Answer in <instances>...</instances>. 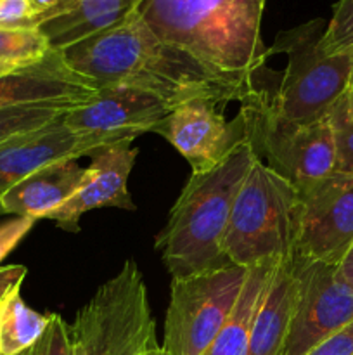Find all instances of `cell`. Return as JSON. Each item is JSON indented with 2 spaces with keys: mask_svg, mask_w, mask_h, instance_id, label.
Listing matches in <instances>:
<instances>
[{
  "mask_svg": "<svg viewBox=\"0 0 353 355\" xmlns=\"http://www.w3.org/2000/svg\"><path fill=\"white\" fill-rule=\"evenodd\" d=\"M69 68L97 87L128 85L159 97L172 107L194 99L218 106L241 103L255 85L208 68L163 42L135 10L116 26L62 49Z\"/></svg>",
  "mask_w": 353,
  "mask_h": 355,
  "instance_id": "1",
  "label": "cell"
},
{
  "mask_svg": "<svg viewBox=\"0 0 353 355\" xmlns=\"http://www.w3.org/2000/svg\"><path fill=\"white\" fill-rule=\"evenodd\" d=\"M266 0H142L137 12L166 44L208 68L251 82L270 49L262 37Z\"/></svg>",
  "mask_w": 353,
  "mask_h": 355,
  "instance_id": "2",
  "label": "cell"
},
{
  "mask_svg": "<svg viewBox=\"0 0 353 355\" xmlns=\"http://www.w3.org/2000/svg\"><path fill=\"white\" fill-rule=\"evenodd\" d=\"M256 155L244 137L218 165L192 173L172 207L154 246L172 277H185L225 266V229L237 191Z\"/></svg>",
  "mask_w": 353,
  "mask_h": 355,
  "instance_id": "3",
  "label": "cell"
},
{
  "mask_svg": "<svg viewBox=\"0 0 353 355\" xmlns=\"http://www.w3.org/2000/svg\"><path fill=\"white\" fill-rule=\"evenodd\" d=\"M300 191L255 159L232 205L221 252L244 269L291 255L296 241Z\"/></svg>",
  "mask_w": 353,
  "mask_h": 355,
  "instance_id": "4",
  "label": "cell"
},
{
  "mask_svg": "<svg viewBox=\"0 0 353 355\" xmlns=\"http://www.w3.org/2000/svg\"><path fill=\"white\" fill-rule=\"evenodd\" d=\"M324 19H311L279 33L272 52L287 55V66L275 90L266 92L273 113L294 123H310L331 113L348 89L353 52L324 54Z\"/></svg>",
  "mask_w": 353,
  "mask_h": 355,
  "instance_id": "5",
  "label": "cell"
},
{
  "mask_svg": "<svg viewBox=\"0 0 353 355\" xmlns=\"http://www.w3.org/2000/svg\"><path fill=\"white\" fill-rule=\"evenodd\" d=\"M256 158L300 193L336 172L334 128L331 114L310 123H294L273 113L265 90L253 87L239 110Z\"/></svg>",
  "mask_w": 353,
  "mask_h": 355,
  "instance_id": "6",
  "label": "cell"
},
{
  "mask_svg": "<svg viewBox=\"0 0 353 355\" xmlns=\"http://www.w3.org/2000/svg\"><path fill=\"white\" fill-rule=\"evenodd\" d=\"M71 333L83 355H142L156 342V322L137 262L127 260L82 307Z\"/></svg>",
  "mask_w": 353,
  "mask_h": 355,
  "instance_id": "7",
  "label": "cell"
},
{
  "mask_svg": "<svg viewBox=\"0 0 353 355\" xmlns=\"http://www.w3.org/2000/svg\"><path fill=\"white\" fill-rule=\"evenodd\" d=\"M248 269L225 263L173 277L161 349L168 355H203L234 311Z\"/></svg>",
  "mask_w": 353,
  "mask_h": 355,
  "instance_id": "8",
  "label": "cell"
},
{
  "mask_svg": "<svg viewBox=\"0 0 353 355\" xmlns=\"http://www.w3.org/2000/svg\"><path fill=\"white\" fill-rule=\"evenodd\" d=\"M294 302L284 355H305L353 322V288L338 267L291 253Z\"/></svg>",
  "mask_w": 353,
  "mask_h": 355,
  "instance_id": "9",
  "label": "cell"
},
{
  "mask_svg": "<svg viewBox=\"0 0 353 355\" xmlns=\"http://www.w3.org/2000/svg\"><path fill=\"white\" fill-rule=\"evenodd\" d=\"M353 245V173L332 172L300 193L293 253L336 266Z\"/></svg>",
  "mask_w": 353,
  "mask_h": 355,
  "instance_id": "10",
  "label": "cell"
},
{
  "mask_svg": "<svg viewBox=\"0 0 353 355\" xmlns=\"http://www.w3.org/2000/svg\"><path fill=\"white\" fill-rule=\"evenodd\" d=\"M172 110L168 103L145 90L104 85L89 104L68 111L64 123L78 134L97 135L114 144L154 132Z\"/></svg>",
  "mask_w": 353,
  "mask_h": 355,
  "instance_id": "11",
  "label": "cell"
},
{
  "mask_svg": "<svg viewBox=\"0 0 353 355\" xmlns=\"http://www.w3.org/2000/svg\"><path fill=\"white\" fill-rule=\"evenodd\" d=\"M99 87L69 68L64 55L51 49L42 59L0 76V110L19 106L71 111L89 104Z\"/></svg>",
  "mask_w": 353,
  "mask_h": 355,
  "instance_id": "12",
  "label": "cell"
},
{
  "mask_svg": "<svg viewBox=\"0 0 353 355\" xmlns=\"http://www.w3.org/2000/svg\"><path fill=\"white\" fill-rule=\"evenodd\" d=\"M217 106L206 99L179 104L154 130L189 162L192 173L213 168L244 137L241 114L228 123Z\"/></svg>",
  "mask_w": 353,
  "mask_h": 355,
  "instance_id": "13",
  "label": "cell"
},
{
  "mask_svg": "<svg viewBox=\"0 0 353 355\" xmlns=\"http://www.w3.org/2000/svg\"><path fill=\"white\" fill-rule=\"evenodd\" d=\"M138 149L134 141H121L104 146L92 153L89 180L68 201L45 217L54 220L66 232H80V217L97 208H121L134 211L135 203L128 193V177L137 159Z\"/></svg>",
  "mask_w": 353,
  "mask_h": 355,
  "instance_id": "14",
  "label": "cell"
},
{
  "mask_svg": "<svg viewBox=\"0 0 353 355\" xmlns=\"http://www.w3.org/2000/svg\"><path fill=\"white\" fill-rule=\"evenodd\" d=\"M104 146H109L106 139L71 130L64 116L19 135L0 148V198L14 184L44 166L90 156Z\"/></svg>",
  "mask_w": 353,
  "mask_h": 355,
  "instance_id": "15",
  "label": "cell"
},
{
  "mask_svg": "<svg viewBox=\"0 0 353 355\" xmlns=\"http://www.w3.org/2000/svg\"><path fill=\"white\" fill-rule=\"evenodd\" d=\"M89 180V168L78 159L44 166L14 184L0 198V215L30 217L38 220L68 201Z\"/></svg>",
  "mask_w": 353,
  "mask_h": 355,
  "instance_id": "16",
  "label": "cell"
},
{
  "mask_svg": "<svg viewBox=\"0 0 353 355\" xmlns=\"http://www.w3.org/2000/svg\"><path fill=\"white\" fill-rule=\"evenodd\" d=\"M294 302L291 255L277 262L272 279L256 311L246 355H284Z\"/></svg>",
  "mask_w": 353,
  "mask_h": 355,
  "instance_id": "17",
  "label": "cell"
},
{
  "mask_svg": "<svg viewBox=\"0 0 353 355\" xmlns=\"http://www.w3.org/2000/svg\"><path fill=\"white\" fill-rule=\"evenodd\" d=\"M142 0H75L68 12L40 24L38 30L52 49L62 51L116 26L137 10Z\"/></svg>",
  "mask_w": 353,
  "mask_h": 355,
  "instance_id": "18",
  "label": "cell"
},
{
  "mask_svg": "<svg viewBox=\"0 0 353 355\" xmlns=\"http://www.w3.org/2000/svg\"><path fill=\"white\" fill-rule=\"evenodd\" d=\"M277 262L279 260H269L260 266L249 267L244 288L234 311L203 355H246L256 311L272 279Z\"/></svg>",
  "mask_w": 353,
  "mask_h": 355,
  "instance_id": "19",
  "label": "cell"
},
{
  "mask_svg": "<svg viewBox=\"0 0 353 355\" xmlns=\"http://www.w3.org/2000/svg\"><path fill=\"white\" fill-rule=\"evenodd\" d=\"M51 314L26 305L19 288L0 304V355H26L44 335Z\"/></svg>",
  "mask_w": 353,
  "mask_h": 355,
  "instance_id": "20",
  "label": "cell"
},
{
  "mask_svg": "<svg viewBox=\"0 0 353 355\" xmlns=\"http://www.w3.org/2000/svg\"><path fill=\"white\" fill-rule=\"evenodd\" d=\"M51 49L47 38L38 28H30V30L0 28V64H28L44 58Z\"/></svg>",
  "mask_w": 353,
  "mask_h": 355,
  "instance_id": "21",
  "label": "cell"
},
{
  "mask_svg": "<svg viewBox=\"0 0 353 355\" xmlns=\"http://www.w3.org/2000/svg\"><path fill=\"white\" fill-rule=\"evenodd\" d=\"M68 111L40 106H19L0 110V148L19 135L45 127L51 121L64 116Z\"/></svg>",
  "mask_w": 353,
  "mask_h": 355,
  "instance_id": "22",
  "label": "cell"
},
{
  "mask_svg": "<svg viewBox=\"0 0 353 355\" xmlns=\"http://www.w3.org/2000/svg\"><path fill=\"white\" fill-rule=\"evenodd\" d=\"M324 54L353 52V0H338L320 40Z\"/></svg>",
  "mask_w": 353,
  "mask_h": 355,
  "instance_id": "23",
  "label": "cell"
},
{
  "mask_svg": "<svg viewBox=\"0 0 353 355\" xmlns=\"http://www.w3.org/2000/svg\"><path fill=\"white\" fill-rule=\"evenodd\" d=\"M26 355H83V352L73 338L71 326L59 314H51L44 335Z\"/></svg>",
  "mask_w": 353,
  "mask_h": 355,
  "instance_id": "24",
  "label": "cell"
},
{
  "mask_svg": "<svg viewBox=\"0 0 353 355\" xmlns=\"http://www.w3.org/2000/svg\"><path fill=\"white\" fill-rule=\"evenodd\" d=\"M331 121L334 128L336 153H338V165L336 170L345 173H353V123L346 121L338 106L331 110Z\"/></svg>",
  "mask_w": 353,
  "mask_h": 355,
  "instance_id": "25",
  "label": "cell"
},
{
  "mask_svg": "<svg viewBox=\"0 0 353 355\" xmlns=\"http://www.w3.org/2000/svg\"><path fill=\"white\" fill-rule=\"evenodd\" d=\"M0 28L30 30L35 28L28 0H0Z\"/></svg>",
  "mask_w": 353,
  "mask_h": 355,
  "instance_id": "26",
  "label": "cell"
},
{
  "mask_svg": "<svg viewBox=\"0 0 353 355\" xmlns=\"http://www.w3.org/2000/svg\"><path fill=\"white\" fill-rule=\"evenodd\" d=\"M35 218L30 217H14L0 224V262L23 241L24 236L31 231L35 225Z\"/></svg>",
  "mask_w": 353,
  "mask_h": 355,
  "instance_id": "27",
  "label": "cell"
},
{
  "mask_svg": "<svg viewBox=\"0 0 353 355\" xmlns=\"http://www.w3.org/2000/svg\"><path fill=\"white\" fill-rule=\"evenodd\" d=\"M305 355H353V322L315 345Z\"/></svg>",
  "mask_w": 353,
  "mask_h": 355,
  "instance_id": "28",
  "label": "cell"
},
{
  "mask_svg": "<svg viewBox=\"0 0 353 355\" xmlns=\"http://www.w3.org/2000/svg\"><path fill=\"white\" fill-rule=\"evenodd\" d=\"M28 2L33 12L35 28H38L40 24L68 12L75 0H28Z\"/></svg>",
  "mask_w": 353,
  "mask_h": 355,
  "instance_id": "29",
  "label": "cell"
},
{
  "mask_svg": "<svg viewBox=\"0 0 353 355\" xmlns=\"http://www.w3.org/2000/svg\"><path fill=\"white\" fill-rule=\"evenodd\" d=\"M28 269L24 266H6L0 267V304L12 293L14 290L21 288V283L26 277Z\"/></svg>",
  "mask_w": 353,
  "mask_h": 355,
  "instance_id": "30",
  "label": "cell"
},
{
  "mask_svg": "<svg viewBox=\"0 0 353 355\" xmlns=\"http://www.w3.org/2000/svg\"><path fill=\"white\" fill-rule=\"evenodd\" d=\"M336 106H338V110L341 111V114L345 116V120L352 121L353 123V69H352V75H350L348 89H346L345 96H343V99L339 101Z\"/></svg>",
  "mask_w": 353,
  "mask_h": 355,
  "instance_id": "31",
  "label": "cell"
},
{
  "mask_svg": "<svg viewBox=\"0 0 353 355\" xmlns=\"http://www.w3.org/2000/svg\"><path fill=\"white\" fill-rule=\"evenodd\" d=\"M338 272L341 276V279L353 288V245L345 255L343 262L338 266Z\"/></svg>",
  "mask_w": 353,
  "mask_h": 355,
  "instance_id": "32",
  "label": "cell"
},
{
  "mask_svg": "<svg viewBox=\"0 0 353 355\" xmlns=\"http://www.w3.org/2000/svg\"><path fill=\"white\" fill-rule=\"evenodd\" d=\"M142 355H168V354H166L165 350L161 349V345H158V343H154V345L149 347V349L145 350V352L142 354Z\"/></svg>",
  "mask_w": 353,
  "mask_h": 355,
  "instance_id": "33",
  "label": "cell"
},
{
  "mask_svg": "<svg viewBox=\"0 0 353 355\" xmlns=\"http://www.w3.org/2000/svg\"><path fill=\"white\" fill-rule=\"evenodd\" d=\"M17 66H12V64H0V76L6 75V73L12 71V69H16Z\"/></svg>",
  "mask_w": 353,
  "mask_h": 355,
  "instance_id": "34",
  "label": "cell"
}]
</instances>
